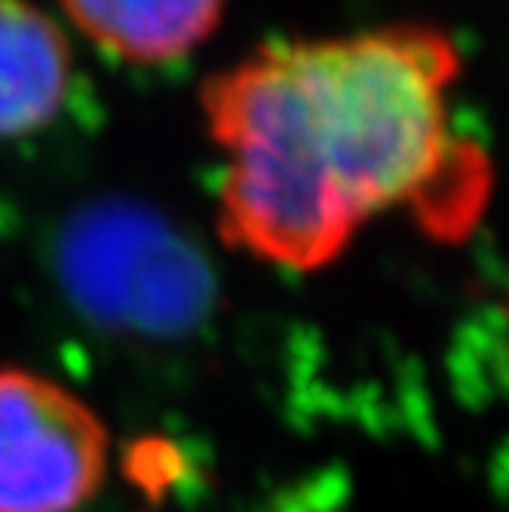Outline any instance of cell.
I'll use <instances>...</instances> for the list:
<instances>
[{
  "label": "cell",
  "mask_w": 509,
  "mask_h": 512,
  "mask_svg": "<svg viewBox=\"0 0 509 512\" xmlns=\"http://www.w3.org/2000/svg\"><path fill=\"white\" fill-rule=\"evenodd\" d=\"M454 40L430 25L280 40L203 86L224 154V243L289 270H319L359 230L408 209L436 240L479 221L488 160L454 132Z\"/></svg>",
  "instance_id": "cell-1"
},
{
  "label": "cell",
  "mask_w": 509,
  "mask_h": 512,
  "mask_svg": "<svg viewBox=\"0 0 509 512\" xmlns=\"http://www.w3.org/2000/svg\"><path fill=\"white\" fill-rule=\"evenodd\" d=\"M71 298L102 322L175 335L206 313L212 283L203 261L172 230L135 206H102L77 218L62 243Z\"/></svg>",
  "instance_id": "cell-2"
},
{
  "label": "cell",
  "mask_w": 509,
  "mask_h": 512,
  "mask_svg": "<svg viewBox=\"0 0 509 512\" xmlns=\"http://www.w3.org/2000/svg\"><path fill=\"white\" fill-rule=\"evenodd\" d=\"M105 470L96 411L50 378L0 368V512H77Z\"/></svg>",
  "instance_id": "cell-3"
},
{
  "label": "cell",
  "mask_w": 509,
  "mask_h": 512,
  "mask_svg": "<svg viewBox=\"0 0 509 512\" xmlns=\"http://www.w3.org/2000/svg\"><path fill=\"white\" fill-rule=\"evenodd\" d=\"M68 80L62 28L25 0H0V138L50 123L65 105Z\"/></svg>",
  "instance_id": "cell-4"
},
{
  "label": "cell",
  "mask_w": 509,
  "mask_h": 512,
  "mask_svg": "<svg viewBox=\"0 0 509 512\" xmlns=\"http://www.w3.org/2000/svg\"><path fill=\"white\" fill-rule=\"evenodd\" d=\"M62 7L111 56L160 65L197 50L218 28L224 0H62Z\"/></svg>",
  "instance_id": "cell-5"
}]
</instances>
